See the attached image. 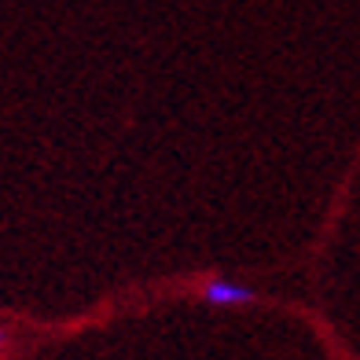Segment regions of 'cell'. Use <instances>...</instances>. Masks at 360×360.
<instances>
[{
  "label": "cell",
  "instance_id": "6da1fadb",
  "mask_svg": "<svg viewBox=\"0 0 360 360\" xmlns=\"http://www.w3.org/2000/svg\"><path fill=\"white\" fill-rule=\"evenodd\" d=\"M199 294H202V302L217 305V309H239V305H254V302H257V290H254V287L236 283V280H224V276H217V280H206Z\"/></svg>",
  "mask_w": 360,
  "mask_h": 360
},
{
  "label": "cell",
  "instance_id": "7a4b0ae2",
  "mask_svg": "<svg viewBox=\"0 0 360 360\" xmlns=\"http://www.w3.org/2000/svg\"><path fill=\"white\" fill-rule=\"evenodd\" d=\"M0 346H4V331H0Z\"/></svg>",
  "mask_w": 360,
  "mask_h": 360
}]
</instances>
